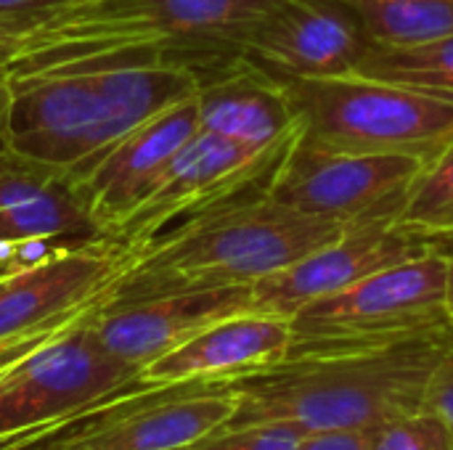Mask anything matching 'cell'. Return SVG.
<instances>
[{
	"label": "cell",
	"instance_id": "cell-1",
	"mask_svg": "<svg viewBox=\"0 0 453 450\" xmlns=\"http://www.w3.org/2000/svg\"><path fill=\"white\" fill-rule=\"evenodd\" d=\"M287 0H66L29 16L5 72L96 58H149L199 80L244 58Z\"/></svg>",
	"mask_w": 453,
	"mask_h": 450
},
{
	"label": "cell",
	"instance_id": "cell-2",
	"mask_svg": "<svg viewBox=\"0 0 453 450\" xmlns=\"http://www.w3.org/2000/svg\"><path fill=\"white\" fill-rule=\"evenodd\" d=\"M5 74V146L64 172L199 90L191 69L149 58L69 61Z\"/></svg>",
	"mask_w": 453,
	"mask_h": 450
},
{
	"label": "cell",
	"instance_id": "cell-3",
	"mask_svg": "<svg viewBox=\"0 0 453 450\" xmlns=\"http://www.w3.org/2000/svg\"><path fill=\"white\" fill-rule=\"evenodd\" d=\"M451 332L385 347L292 355L228 379L236 411L226 427L292 424L308 435L388 424L425 406Z\"/></svg>",
	"mask_w": 453,
	"mask_h": 450
},
{
	"label": "cell",
	"instance_id": "cell-4",
	"mask_svg": "<svg viewBox=\"0 0 453 450\" xmlns=\"http://www.w3.org/2000/svg\"><path fill=\"white\" fill-rule=\"evenodd\" d=\"M345 231L334 220L279 204L268 191L236 196L162 231L146 249L133 255L130 268L101 302L252 286Z\"/></svg>",
	"mask_w": 453,
	"mask_h": 450
},
{
	"label": "cell",
	"instance_id": "cell-5",
	"mask_svg": "<svg viewBox=\"0 0 453 450\" xmlns=\"http://www.w3.org/2000/svg\"><path fill=\"white\" fill-rule=\"evenodd\" d=\"M303 141L326 151L403 154L427 164L453 143V98L411 85L342 74L284 82Z\"/></svg>",
	"mask_w": 453,
	"mask_h": 450
},
{
	"label": "cell",
	"instance_id": "cell-6",
	"mask_svg": "<svg viewBox=\"0 0 453 450\" xmlns=\"http://www.w3.org/2000/svg\"><path fill=\"white\" fill-rule=\"evenodd\" d=\"M446 271L449 255L433 252L382 268L305 305L289 318L292 347L287 358L385 347L451 332Z\"/></svg>",
	"mask_w": 453,
	"mask_h": 450
},
{
	"label": "cell",
	"instance_id": "cell-7",
	"mask_svg": "<svg viewBox=\"0 0 453 450\" xmlns=\"http://www.w3.org/2000/svg\"><path fill=\"white\" fill-rule=\"evenodd\" d=\"M93 308L0 374V440L66 427L141 387V371L98 339Z\"/></svg>",
	"mask_w": 453,
	"mask_h": 450
},
{
	"label": "cell",
	"instance_id": "cell-8",
	"mask_svg": "<svg viewBox=\"0 0 453 450\" xmlns=\"http://www.w3.org/2000/svg\"><path fill=\"white\" fill-rule=\"evenodd\" d=\"M297 138L300 135L273 149L255 151L231 138L199 130L167 162L138 204L117 225L111 239H117L130 255H138L162 231L207 207L268 191Z\"/></svg>",
	"mask_w": 453,
	"mask_h": 450
},
{
	"label": "cell",
	"instance_id": "cell-9",
	"mask_svg": "<svg viewBox=\"0 0 453 450\" xmlns=\"http://www.w3.org/2000/svg\"><path fill=\"white\" fill-rule=\"evenodd\" d=\"M425 159L403 154H348L300 138L281 162L268 196L297 212L345 228L398 220Z\"/></svg>",
	"mask_w": 453,
	"mask_h": 450
},
{
	"label": "cell",
	"instance_id": "cell-10",
	"mask_svg": "<svg viewBox=\"0 0 453 450\" xmlns=\"http://www.w3.org/2000/svg\"><path fill=\"white\" fill-rule=\"evenodd\" d=\"M234 411L228 382L141 385L61 427L45 450H186Z\"/></svg>",
	"mask_w": 453,
	"mask_h": 450
},
{
	"label": "cell",
	"instance_id": "cell-11",
	"mask_svg": "<svg viewBox=\"0 0 453 450\" xmlns=\"http://www.w3.org/2000/svg\"><path fill=\"white\" fill-rule=\"evenodd\" d=\"M433 252L451 255L453 239L406 228L398 220L356 225L289 268L252 284V310L292 318L305 305L329 297L382 268Z\"/></svg>",
	"mask_w": 453,
	"mask_h": 450
},
{
	"label": "cell",
	"instance_id": "cell-12",
	"mask_svg": "<svg viewBox=\"0 0 453 450\" xmlns=\"http://www.w3.org/2000/svg\"><path fill=\"white\" fill-rule=\"evenodd\" d=\"M130 263L133 255L109 236L5 276L0 281V345L74 321L106 297Z\"/></svg>",
	"mask_w": 453,
	"mask_h": 450
},
{
	"label": "cell",
	"instance_id": "cell-13",
	"mask_svg": "<svg viewBox=\"0 0 453 450\" xmlns=\"http://www.w3.org/2000/svg\"><path fill=\"white\" fill-rule=\"evenodd\" d=\"M374 45L348 0H287L257 29L244 58L284 85L353 74Z\"/></svg>",
	"mask_w": 453,
	"mask_h": 450
},
{
	"label": "cell",
	"instance_id": "cell-14",
	"mask_svg": "<svg viewBox=\"0 0 453 450\" xmlns=\"http://www.w3.org/2000/svg\"><path fill=\"white\" fill-rule=\"evenodd\" d=\"M199 133L196 95L154 114L111 146L66 170L98 228L111 236L167 162Z\"/></svg>",
	"mask_w": 453,
	"mask_h": 450
},
{
	"label": "cell",
	"instance_id": "cell-15",
	"mask_svg": "<svg viewBox=\"0 0 453 450\" xmlns=\"http://www.w3.org/2000/svg\"><path fill=\"white\" fill-rule=\"evenodd\" d=\"M244 310H252V286H220L135 302H98L93 326L114 358L143 371L210 324Z\"/></svg>",
	"mask_w": 453,
	"mask_h": 450
},
{
	"label": "cell",
	"instance_id": "cell-16",
	"mask_svg": "<svg viewBox=\"0 0 453 450\" xmlns=\"http://www.w3.org/2000/svg\"><path fill=\"white\" fill-rule=\"evenodd\" d=\"M289 347V318L244 310L210 324L167 355L149 363L141 371V385L228 382L287 358Z\"/></svg>",
	"mask_w": 453,
	"mask_h": 450
},
{
	"label": "cell",
	"instance_id": "cell-17",
	"mask_svg": "<svg viewBox=\"0 0 453 450\" xmlns=\"http://www.w3.org/2000/svg\"><path fill=\"white\" fill-rule=\"evenodd\" d=\"M199 130L231 138L255 151L303 133L289 90L247 58L199 80Z\"/></svg>",
	"mask_w": 453,
	"mask_h": 450
},
{
	"label": "cell",
	"instance_id": "cell-18",
	"mask_svg": "<svg viewBox=\"0 0 453 450\" xmlns=\"http://www.w3.org/2000/svg\"><path fill=\"white\" fill-rule=\"evenodd\" d=\"M109 239L90 217L88 207L66 180V175L45 194L0 210V247L27 241H56L72 249Z\"/></svg>",
	"mask_w": 453,
	"mask_h": 450
},
{
	"label": "cell",
	"instance_id": "cell-19",
	"mask_svg": "<svg viewBox=\"0 0 453 450\" xmlns=\"http://www.w3.org/2000/svg\"><path fill=\"white\" fill-rule=\"evenodd\" d=\"M353 74L390 80L453 98V34L411 45L377 42Z\"/></svg>",
	"mask_w": 453,
	"mask_h": 450
},
{
	"label": "cell",
	"instance_id": "cell-20",
	"mask_svg": "<svg viewBox=\"0 0 453 450\" xmlns=\"http://www.w3.org/2000/svg\"><path fill=\"white\" fill-rule=\"evenodd\" d=\"M380 45H411L453 34V0H348Z\"/></svg>",
	"mask_w": 453,
	"mask_h": 450
},
{
	"label": "cell",
	"instance_id": "cell-21",
	"mask_svg": "<svg viewBox=\"0 0 453 450\" xmlns=\"http://www.w3.org/2000/svg\"><path fill=\"white\" fill-rule=\"evenodd\" d=\"M398 223L430 236L453 239V143L419 172Z\"/></svg>",
	"mask_w": 453,
	"mask_h": 450
},
{
	"label": "cell",
	"instance_id": "cell-22",
	"mask_svg": "<svg viewBox=\"0 0 453 450\" xmlns=\"http://www.w3.org/2000/svg\"><path fill=\"white\" fill-rule=\"evenodd\" d=\"M372 450H453V424L438 411L422 406L388 422Z\"/></svg>",
	"mask_w": 453,
	"mask_h": 450
},
{
	"label": "cell",
	"instance_id": "cell-23",
	"mask_svg": "<svg viewBox=\"0 0 453 450\" xmlns=\"http://www.w3.org/2000/svg\"><path fill=\"white\" fill-rule=\"evenodd\" d=\"M66 172L21 156L19 151L3 146L0 149V210L35 199L53 188Z\"/></svg>",
	"mask_w": 453,
	"mask_h": 450
},
{
	"label": "cell",
	"instance_id": "cell-24",
	"mask_svg": "<svg viewBox=\"0 0 453 450\" xmlns=\"http://www.w3.org/2000/svg\"><path fill=\"white\" fill-rule=\"evenodd\" d=\"M303 435L292 424L223 427L186 450H297Z\"/></svg>",
	"mask_w": 453,
	"mask_h": 450
},
{
	"label": "cell",
	"instance_id": "cell-25",
	"mask_svg": "<svg viewBox=\"0 0 453 450\" xmlns=\"http://www.w3.org/2000/svg\"><path fill=\"white\" fill-rule=\"evenodd\" d=\"M425 406L438 411L453 424V332L449 334V342L430 374L427 393H425Z\"/></svg>",
	"mask_w": 453,
	"mask_h": 450
},
{
	"label": "cell",
	"instance_id": "cell-26",
	"mask_svg": "<svg viewBox=\"0 0 453 450\" xmlns=\"http://www.w3.org/2000/svg\"><path fill=\"white\" fill-rule=\"evenodd\" d=\"M380 427H356V430H326L303 435L297 450H372Z\"/></svg>",
	"mask_w": 453,
	"mask_h": 450
},
{
	"label": "cell",
	"instance_id": "cell-27",
	"mask_svg": "<svg viewBox=\"0 0 453 450\" xmlns=\"http://www.w3.org/2000/svg\"><path fill=\"white\" fill-rule=\"evenodd\" d=\"M82 316V313H80ZM72 324V321H69ZM66 326V324H64ZM64 326H56V329H48V332H40V334H32V337H24V339H13V342H5V345H0V374L5 371V369H11L13 363H19L24 355H29L32 350H37L42 342H48L53 334H58Z\"/></svg>",
	"mask_w": 453,
	"mask_h": 450
},
{
	"label": "cell",
	"instance_id": "cell-28",
	"mask_svg": "<svg viewBox=\"0 0 453 450\" xmlns=\"http://www.w3.org/2000/svg\"><path fill=\"white\" fill-rule=\"evenodd\" d=\"M29 24L27 19H0V64H8L16 53V45Z\"/></svg>",
	"mask_w": 453,
	"mask_h": 450
},
{
	"label": "cell",
	"instance_id": "cell-29",
	"mask_svg": "<svg viewBox=\"0 0 453 450\" xmlns=\"http://www.w3.org/2000/svg\"><path fill=\"white\" fill-rule=\"evenodd\" d=\"M66 0H0V19H27Z\"/></svg>",
	"mask_w": 453,
	"mask_h": 450
},
{
	"label": "cell",
	"instance_id": "cell-30",
	"mask_svg": "<svg viewBox=\"0 0 453 450\" xmlns=\"http://www.w3.org/2000/svg\"><path fill=\"white\" fill-rule=\"evenodd\" d=\"M8 109H11V82H8L5 66L0 64V135L8 122Z\"/></svg>",
	"mask_w": 453,
	"mask_h": 450
},
{
	"label": "cell",
	"instance_id": "cell-31",
	"mask_svg": "<svg viewBox=\"0 0 453 450\" xmlns=\"http://www.w3.org/2000/svg\"><path fill=\"white\" fill-rule=\"evenodd\" d=\"M446 313L453 326V252L449 255V271H446Z\"/></svg>",
	"mask_w": 453,
	"mask_h": 450
},
{
	"label": "cell",
	"instance_id": "cell-32",
	"mask_svg": "<svg viewBox=\"0 0 453 450\" xmlns=\"http://www.w3.org/2000/svg\"><path fill=\"white\" fill-rule=\"evenodd\" d=\"M16 271H21V268L16 265V260H13V257H0V281H3L5 276L16 273Z\"/></svg>",
	"mask_w": 453,
	"mask_h": 450
},
{
	"label": "cell",
	"instance_id": "cell-33",
	"mask_svg": "<svg viewBox=\"0 0 453 450\" xmlns=\"http://www.w3.org/2000/svg\"><path fill=\"white\" fill-rule=\"evenodd\" d=\"M35 443H29V446H16V448H8V450H27V448H32Z\"/></svg>",
	"mask_w": 453,
	"mask_h": 450
},
{
	"label": "cell",
	"instance_id": "cell-34",
	"mask_svg": "<svg viewBox=\"0 0 453 450\" xmlns=\"http://www.w3.org/2000/svg\"><path fill=\"white\" fill-rule=\"evenodd\" d=\"M3 146H5V141H3V135H0V149H3Z\"/></svg>",
	"mask_w": 453,
	"mask_h": 450
}]
</instances>
